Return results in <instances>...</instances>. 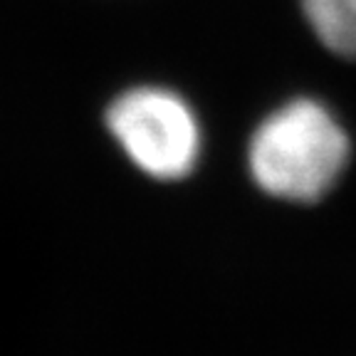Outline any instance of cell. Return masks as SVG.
<instances>
[{"instance_id":"obj_1","label":"cell","mask_w":356,"mask_h":356,"mask_svg":"<svg viewBox=\"0 0 356 356\" xmlns=\"http://www.w3.org/2000/svg\"><path fill=\"white\" fill-rule=\"evenodd\" d=\"M351 163V136L319 97L295 95L262 114L248 136V176L265 195L314 206L332 193Z\"/></svg>"},{"instance_id":"obj_3","label":"cell","mask_w":356,"mask_h":356,"mask_svg":"<svg viewBox=\"0 0 356 356\" xmlns=\"http://www.w3.org/2000/svg\"><path fill=\"white\" fill-rule=\"evenodd\" d=\"M300 13L324 50L356 62V0H300Z\"/></svg>"},{"instance_id":"obj_2","label":"cell","mask_w":356,"mask_h":356,"mask_svg":"<svg viewBox=\"0 0 356 356\" xmlns=\"http://www.w3.org/2000/svg\"><path fill=\"white\" fill-rule=\"evenodd\" d=\"M106 129L122 154L154 181H184L203 156V124L181 92L136 84L111 99Z\"/></svg>"}]
</instances>
